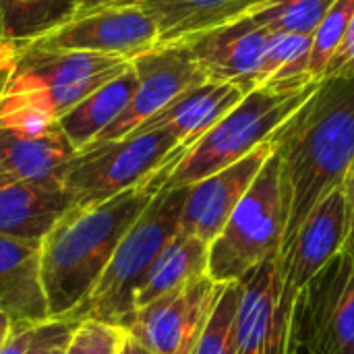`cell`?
I'll use <instances>...</instances> for the list:
<instances>
[{
	"label": "cell",
	"mask_w": 354,
	"mask_h": 354,
	"mask_svg": "<svg viewBox=\"0 0 354 354\" xmlns=\"http://www.w3.org/2000/svg\"><path fill=\"white\" fill-rule=\"evenodd\" d=\"M280 162L288 251L307 216L354 166V77H326L311 97L270 137Z\"/></svg>",
	"instance_id": "6da1fadb"
},
{
	"label": "cell",
	"mask_w": 354,
	"mask_h": 354,
	"mask_svg": "<svg viewBox=\"0 0 354 354\" xmlns=\"http://www.w3.org/2000/svg\"><path fill=\"white\" fill-rule=\"evenodd\" d=\"M168 164L145 183L112 199L75 205L41 241V276L50 319H73L89 299L116 247L164 187Z\"/></svg>",
	"instance_id": "7a4b0ae2"
},
{
	"label": "cell",
	"mask_w": 354,
	"mask_h": 354,
	"mask_svg": "<svg viewBox=\"0 0 354 354\" xmlns=\"http://www.w3.org/2000/svg\"><path fill=\"white\" fill-rule=\"evenodd\" d=\"M322 81L286 89L263 85L249 91L189 149L168 164L164 187H191L255 151L311 97Z\"/></svg>",
	"instance_id": "3957f363"
},
{
	"label": "cell",
	"mask_w": 354,
	"mask_h": 354,
	"mask_svg": "<svg viewBox=\"0 0 354 354\" xmlns=\"http://www.w3.org/2000/svg\"><path fill=\"white\" fill-rule=\"evenodd\" d=\"M187 187H162L116 247L106 272L73 319H95L127 330L135 317V295L147 272L180 230Z\"/></svg>",
	"instance_id": "277c9868"
},
{
	"label": "cell",
	"mask_w": 354,
	"mask_h": 354,
	"mask_svg": "<svg viewBox=\"0 0 354 354\" xmlns=\"http://www.w3.org/2000/svg\"><path fill=\"white\" fill-rule=\"evenodd\" d=\"M284 239L280 162L272 153L220 234L209 243L207 276L218 284L239 282L253 268L278 257Z\"/></svg>",
	"instance_id": "5b68a950"
},
{
	"label": "cell",
	"mask_w": 354,
	"mask_h": 354,
	"mask_svg": "<svg viewBox=\"0 0 354 354\" xmlns=\"http://www.w3.org/2000/svg\"><path fill=\"white\" fill-rule=\"evenodd\" d=\"M12 52V71L2 95L33 106L56 122L131 66V60L91 52L25 50L15 44Z\"/></svg>",
	"instance_id": "8992f818"
},
{
	"label": "cell",
	"mask_w": 354,
	"mask_h": 354,
	"mask_svg": "<svg viewBox=\"0 0 354 354\" xmlns=\"http://www.w3.org/2000/svg\"><path fill=\"white\" fill-rule=\"evenodd\" d=\"M185 149L168 129L135 131L79 151L66 166L62 185L75 205L102 203L145 183Z\"/></svg>",
	"instance_id": "52a82bcc"
},
{
	"label": "cell",
	"mask_w": 354,
	"mask_h": 354,
	"mask_svg": "<svg viewBox=\"0 0 354 354\" xmlns=\"http://www.w3.org/2000/svg\"><path fill=\"white\" fill-rule=\"evenodd\" d=\"M288 354H354V257L344 251L297 292Z\"/></svg>",
	"instance_id": "ba28073f"
},
{
	"label": "cell",
	"mask_w": 354,
	"mask_h": 354,
	"mask_svg": "<svg viewBox=\"0 0 354 354\" xmlns=\"http://www.w3.org/2000/svg\"><path fill=\"white\" fill-rule=\"evenodd\" d=\"M12 44L25 50L91 52L133 62L141 54L158 48V29L143 8L137 4H120L73 15L35 37Z\"/></svg>",
	"instance_id": "9c48e42d"
},
{
	"label": "cell",
	"mask_w": 354,
	"mask_h": 354,
	"mask_svg": "<svg viewBox=\"0 0 354 354\" xmlns=\"http://www.w3.org/2000/svg\"><path fill=\"white\" fill-rule=\"evenodd\" d=\"M133 66L137 73V87L129 106L91 145L116 141L135 133L178 95L209 81L187 44L158 46L135 58Z\"/></svg>",
	"instance_id": "30bf717a"
},
{
	"label": "cell",
	"mask_w": 354,
	"mask_h": 354,
	"mask_svg": "<svg viewBox=\"0 0 354 354\" xmlns=\"http://www.w3.org/2000/svg\"><path fill=\"white\" fill-rule=\"evenodd\" d=\"M222 288L203 274L139 309L124 332L156 354H193Z\"/></svg>",
	"instance_id": "8fae6325"
},
{
	"label": "cell",
	"mask_w": 354,
	"mask_h": 354,
	"mask_svg": "<svg viewBox=\"0 0 354 354\" xmlns=\"http://www.w3.org/2000/svg\"><path fill=\"white\" fill-rule=\"evenodd\" d=\"M239 284L236 354H288L292 303L284 297L280 255L253 268Z\"/></svg>",
	"instance_id": "7c38bea8"
},
{
	"label": "cell",
	"mask_w": 354,
	"mask_h": 354,
	"mask_svg": "<svg viewBox=\"0 0 354 354\" xmlns=\"http://www.w3.org/2000/svg\"><path fill=\"white\" fill-rule=\"evenodd\" d=\"M272 153L274 145L272 141H266L236 164L187 187L178 232L209 245L247 195Z\"/></svg>",
	"instance_id": "4fadbf2b"
},
{
	"label": "cell",
	"mask_w": 354,
	"mask_h": 354,
	"mask_svg": "<svg viewBox=\"0 0 354 354\" xmlns=\"http://www.w3.org/2000/svg\"><path fill=\"white\" fill-rule=\"evenodd\" d=\"M348 230L344 185L332 191L305 220L288 251L280 257L284 297L292 303L297 292L344 251Z\"/></svg>",
	"instance_id": "5bb4252c"
},
{
	"label": "cell",
	"mask_w": 354,
	"mask_h": 354,
	"mask_svg": "<svg viewBox=\"0 0 354 354\" xmlns=\"http://www.w3.org/2000/svg\"><path fill=\"white\" fill-rule=\"evenodd\" d=\"M270 35L268 29L255 25L245 15L183 44L191 48L209 81L232 83L249 93L253 91V79L259 71Z\"/></svg>",
	"instance_id": "9a60e30c"
},
{
	"label": "cell",
	"mask_w": 354,
	"mask_h": 354,
	"mask_svg": "<svg viewBox=\"0 0 354 354\" xmlns=\"http://www.w3.org/2000/svg\"><path fill=\"white\" fill-rule=\"evenodd\" d=\"M0 313L12 324L50 319L41 276V243L0 234Z\"/></svg>",
	"instance_id": "2e32d148"
},
{
	"label": "cell",
	"mask_w": 354,
	"mask_h": 354,
	"mask_svg": "<svg viewBox=\"0 0 354 354\" xmlns=\"http://www.w3.org/2000/svg\"><path fill=\"white\" fill-rule=\"evenodd\" d=\"M73 207L62 183L0 180V234L41 243Z\"/></svg>",
	"instance_id": "e0dca14e"
},
{
	"label": "cell",
	"mask_w": 354,
	"mask_h": 354,
	"mask_svg": "<svg viewBox=\"0 0 354 354\" xmlns=\"http://www.w3.org/2000/svg\"><path fill=\"white\" fill-rule=\"evenodd\" d=\"M263 0H131L143 8L158 29V46H172L228 25Z\"/></svg>",
	"instance_id": "ac0fdd59"
},
{
	"label": "cell",
	"mask_w": 354,
	"mask_h": 354,
	"mask_svg": "<svg viewBox=\"0 0 354 354\" xmlns=\"http://www.w3.org/2000/svg\"><path fill=\"white\" fill-rule=\"evenodd\" d=\"M247 93L232 83L205 81L168 104L162 112L143 122L137 131L168 129L187 149L224 118Z\"/></svg>",
	"instance_id": "d6986e66"
},
{
	"label": "cell",
	"mask_w": 354,
	"mask_h": 354,
	"mask_svg": "<svg viewBox=\"0 0 354 354\" xmlns=\"http://www.w3.org/2000/svg\"><path fill=\"white\" fill-rule=\"evenodd\" d=\"M77 153L60 129L44 135L0 129V180L62 183L64 170Z\"/></svg>",
	"instance_id": "ffe728a7"
},
{
	"label": "cell",
	"mask_w": 354,
	"mask_h": 354,
	"mask_svg": "<svg viewBox=\"0 0 354 354\" xmlns=\"http://www.w3.org/2000/svg\"><path fill=\"white\" fill-rule=\"evenodd\" d=\"M137 87V73L131 66L116 79L97 87L75 108H71L60 120L58 129L66 135L71 145L81 151L91 145L129 106Z\"/></svg>",
	"instance_id": "44dd1931"
},
{
	"label": "cell",
	"mask_w": 354,
	"mask_h": 354,
	"mask_svg": "<svg viewBox=\"0 0 354 354\" xmlns=\"http://www.w3.org/2000/svg\"><path fill=\"white\" fill-rule=\"evenodd\" d=\"M209 245L187 234H176L172 243L162 251L143 284L135 295V313L153 301L183 288L191 280L207 274Z\"/></svg>",
	"instance_id": "7402d4cb"
},
{
	"label": "cell",
	"mask_w": 354,
	"mask_h": 354,
	"mask_svg": "<svg viewBox=\"0 0 354 354\" xmlns=\"http://www.w3.org/2000/svg\"><path fill=\"white\" fill-rule=\"evenodd\" d=\"M311 37L313 35L272 33L259 71L253 79V89L263 85L295 89L317 81L309 75Z\"/></svg>",
	"instance_id": "603a6c76"
},
{
	"label": "cell",
	"mask_w": 354,
	"mask_h": 354,
	"mask_svg": "<svg viewBox=\"0 0 354 354\" xmlns=\"http://www.w3.org/2000/svg\"><path fill=\"white\" fill-rule=\"evenodd\" d=\"M64 0H0V37L23 41L35 37L71 17Z\"/></svg>",
	"instance_id": "cb8c5ba5"
},
{
	"label": "cell",
	"mask_w": 354,
	"mask_h": 354,
	"mask_svg": "<svg viewBox=\"0 0 354 354\" xmlns=\"http://www.w3.org/2000/svg\"><path fill=\"white\" fill-rule=\"evenodd\" d=\"M336 0H263L247 17L270 33L313 35Z\"/></svg>",
	"instance_id": "d4e9b609"
},
{
	"label": "cell",
	"mask_w": 354,
	"mask_h": 354,
	"mask_svg": "<svg viewBox=\"0 0 354 354\" xmlns=\"http://www.w3.org/2000/svg\"><path fill=\"white\" fill-rule=\"evenodd\" d=\"M241 284H224L193 354H236Z\"/></svg>",
	"instance_id": "484cf974"
},
{
	"label": "cell",
	"mask_w": 354,
	"mask_h": 354,
	"mask_svg": "<svg viewBox=\"0 0 354 354\" xmlns=\"http://www.w3.org/2000/svg\"><path fill=\"white\" fill-rule=\"evenodd\" d=\"M354 0H336L332 8L322 19L319 27L311 37V60H309V75L317 81L324 79L326 68L340 48L348 25L353 21Z\"/></svg>",
	"instance_id": "4316f807"
},
{
	"label": "cell",
	"mask_w": 354,
	"mask_h": 354,
	"mask_svg": "<svg viewBox=\"0 0 354 354\" xmlns=\"http://www.w3.org/2000/svg\"><path fill=\"white\" fill-rule=\"evenodd\" d=\"M124 330L116 326L95 319H81L73 332L66 354H118Z\"/></svg>",
	"instance_id": "83f0119b"
},
{
	"label": "cell",
	"mask_w": 354,
	"mask_h": 354,
	"mask_svg": "<svg viewBox=\"0 0 354 354\" xmlns=\"http://www.w3.org/2000/svg\"><path fill=\"white\" fill-rule=\"evenodd\" d=\"M79 319H48L35 328L27 354H66Z\"/></svg>",
	"instance_id": "f1b7e54d"
},
{
	"label": "cell",
	"mask_w": 354,
	"mask_h": 354,
	"mask_svg": "<svg viewBox=\"0 0 354 354\" xmlns=\"http://www.w3.org/2000/svg\"><path fill=\"white\" fill-rule=\"evenodd\" d=\"M326 77H354V15L340 48L336 50L326 68L324 79Z\"/></svg>",
	"instance_id": "f546056e"
},
{
	"label": "cell",
	"mask_w": 354,
	"mask_h": 354,
	"mask_svg": "<svg viewBox=\"0 0 354 354\" xmlns=\"http://www.w3.org/2000/svg\"><path fill=\"white\" fill-rule=\"evenodd\" d=\"M35 328L37 326L31 324H15L6 338L0 342V354H27L35 336Z\"/></svg>",
	"instance_id": "4dcf8cb0"
},
{
	"label": "cell",
	"mask_w": 354,
	"mask_h": 354,
	"mask_svg": "<svg viewBox=\"0 0 354 354\" xmlns=\"http://www.w3.org/2000/svg\"><path fill=\"white\" fill-rule=\"evenodd\" d=\"M344 195H346V216H348L344 253L354 257V166L351 168V172H348V176L344 180Z\"/></svg>",
	"instance_id": "1f68e13d"
},
{
	"label": "cell",
	"mask_w": 354,
	"mask_h": 354,
	"mask_svg": "<svg viewBox=\"0 0 354 354\" xmlns=\"http://www.w3.org/2000/svg\"><path fill=\"white\" fill-rule=\"evenodd\" d=\"M12 58H15L12 44L8 39L0 37V97H2V91L6 87L10 71H12Z\"/></svg>",
	"instance_id": "d6a6232c"
},
{
	"label": "cell",
	"mask_w": 354,
	"mask_h": 354,
	"mask_svg": "<svg viewBox=\"0 0 354 354\" xmlns=\"http://www.w3.org/2000/svg\"><path fill=\"white\" fill-rule=\"evenodd\" d=\"M131 0H71L73 4V15H81L87 10H95V8H104V6H120V4H129ZM71 15V17H73ZM68 17V19H71Z\"/></svg>",
	"instance_id": "836d02e7"
},
{
	"label": "cell",
	"mask_w": 354,
	"mask_h": 354,
	"mask_svg": "<svg viewBox=\"0 0 354 354\" xmlns=\"http://www.w3.org/2000/svg\"><path fill=\"white\" fill-rule=\"evenodd\" d=\"M118 354H156L153 351H149L147 346H143L141 342H137L135 338H131L127 332H124V338H122V344H120V351Z\"/></svg>",
	"instance_id": "e575fe53"
},
{
	"label": "cell",
	"mask_w": 354,
	"mask_h": 354,
	"mask_svg": "<svg viewBox=\"0 0 354 354\" xmlns=\"http://www.w3.org/2000/svg\"><path fill=\"white\" fill-rule=\"evenodd\" d=\"M12 326H15V324H12L6 315H2V313H0V340H2V338H6V334L12 330Z\"/></svg>",
	"instance_id": "d590c367"
},
{
	"label": "cell",
	"mask_w": 354,
	"mask_h": 354,
	"mask_svg": "<svg viewBox=\"0 0 354 354\" xmlns=\"http://www.w3.org/2000/svg\"><path fill=\"white\" fill-rule=\"evenodd\" d=\"M64 2H68V4H71V0H64ZM71 8H73V4H71ZM71 15H73V12H71Z\"/></svg>",
	"instance_id": "8d00e7d4"
},
{
	"label": "cell",
	"mask_w": 354,
	"mask_h": 354,
	"mask_svg": "<svg viewBox=\"0 0 354 354\" xmlns=\"http://www.w3.org/2000/svg\"><path fill=\"white\" fill-rule=\"evenodd\" d=\"M2 340H4V338H2ZM2 340H0V342H2Z\"/></svg>",
	"instance_id": "74e56055"
}]
</instances>
